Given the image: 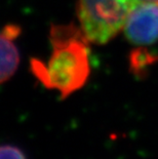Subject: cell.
Returning <instances> with one entry per match:
<instances>
[{"instance_id":"6da1fadb","label":"cell","mask_w":158,"mask_h":159,"mask_svg":"<svg viewBox=\"0 0 158 159\" xmlns=\"http://www.w3.org/2000/svg\"><path fill=\"white\" fill-rule=\"evenodd\" d=\"M49 41L52 52L48 61L32 59L30 68L43 86L56 90L64 100L81 89L88 79L90 41L74 23L52 25Z\"/></svg>"},{"instance_id":"7a4b0ae2","label":"cell","mask_w":158,"mask_h":159,"mask_svg":"<svg viewBox=\"0 0 158 159\" xmlns=\"http://www.w3.org/2000/svg\"><path fill=\"white\" fill-rule=\"evenodd\" d=\"M133 0H77L79 26L90 42L105 44L124 28Z\"/></svg>"},{"instance_id":"3957f363","label":"cell","mask_w":158,"mask_h":159,"mask_svg":"<svg viewBox=\"0 0 158 159\" xmlns=\"http://www.w3.org/2000/svg\"><path fill=\"white\" fill-rule=\"evenodd\" d=\"M127 40L138 47H148L158 41V3H139L130 11L124 25Z\"/></svg>"},{"instance_id":"277c9868","label":"cell","mask_w":158,"mask_h":159,"mask_svg":"<svg viewBox=\"0 0 158 159\" xmlns=\"http://www.w3.org/2000/svg\"><path fill=\"white\" fill-rule=\"evenodd\" d=\"M20 65V52L13 39L0 32V84L15 75Z\"/></svg>"},{"instance_id":"5b68a950","label":"cell","mask_w":158,"mask_h":159,"mask_svg":"<svg viewBox=\"0 0 158 159\" xmlns=\"http://www.w3.org/2000/svg\"><path fill=\"white\" fill-rule=\"evenodd\" d=\"M158 61V52H152L147 47H137L130 55V70L136 75H142L148 66Z\"/></svg>"},{"instance_id":"8992f818","label":"cell","mask_w":158,"mask_h":159,"mask_svg":"<svg viewBox=\"0 0 158 159\" xmlns=\"http://www.w3.org/2000/svg\"><path fill=\"white\" fill-rule=\"evenodd\" d=\"M0 159H27L21 148L15 145H0Z\"/></svg>"},{"instance_id":"52a82bcc","label":"cell","mask_w":158,"mask_h":159,"mask_svg":"<svg viewBox=\"0 0 158 159\" xmlns=\"http://www.w3.org/2000/svg\"><path fill=\"white\" fill-rule=\"evenodd\" d=\"M3 32H4V34H6L8 37H11V38L15 39L20 34H21V28H20L19 26H16V25L11 24V25H7V26L4 27V29H3Z\"/></svg>"},{"instance_id":"ba28073f","label":"cell","mask_w":158,"mask_h":159,"mask_svg":"<svg viewBox=\"0 0 158 159\" xmlns=\"http://www.w3.org/2000/svg\"><path fill=\"white\" fill-rule=\"evenodd\" d=\"M136 4H139V3H144V2H156L158 3V0H133Z\"/></svg>"}]
</instances>
